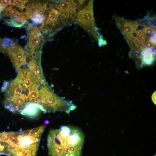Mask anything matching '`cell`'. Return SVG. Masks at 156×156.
Masks as SVG:
<instances>
[{
    "label": "cell",
    "instance_id": "7",
    "mask_svg": "<svg viewBox=\"0 0 156 156\" xmlns=\"http://www.w3.org/2000/svg\"><path fill=\"white\" fill-rule=\"evenodd\" d=\"M5 52L8 55L18 72L27 64L24 50L16 42L12 43L5 49Z\"/></svg>",
    "mask_w": 156,
    "mask_h": 156
},
{
    "label": "cell",
    "instance_id": "9",
    "mask_svg": "<svg viewBox=\"0 0 156 156\" xmlns=\"http://www.w3.org/2000/svg\"><path fill=\"white\" fill-rule=\"evenodd\" d=\"M29 98L24 94L5 97L3 104L5 108L13 113L20 112L29 102Z\"/></svg>",
    "mask_w": 156,
    "mask_h": 156
},
{
    "label": "cell",
    "instance_id": "23",
    "mask_svg": "<svg viewBox=\"0 0 156 156\" xmlns=\"http://www.w3.org/2000/svg\"><path fill=\"white\" fill-rule=\"evenodd\" d=\"M4 8L2 5L0 3V13H1Z\"/></svg>",
    "mask_w": 156,
    "mask_h": 156
},
{
    "label": "cell",
    "instance_id": "11",
    "mask_svg": "<svg viewBox=\"0 0 156 156\" xmlns=\"http://www.w3.org/2000/svg\"><path fill=\"white\" fill-rule=\"evenodd\" d=\"M41 111L45 113L41 105L36 103H29L20 113L23 115L34 118L37 116Z\"/></svg>",
    "mask_w": 156,
    "mask_h": 156
},
{
    "label": "cell",
    "instance_id": "24",
    "mask_svg": "<svg viewBox=\"0 0 156 156\" xmlns=\"http://www.w3.org/2000/svg\"><path fill=\"white\" fill-rule=\"evenodd\" d=\"M1 18V16H0V19Z\"/></svg>",
    "mask_w": 156,
    "mask_h": 156
},
{
    "label": "cell",
    "instance_id": "8",
    "mask_svg": "<svg viewBox=\"0 0 156 156\" xmlns=\"http://www.w3.org/2000/svg\"><path fill=\"white\" fill-rule=\"evenodd\" d=\"M114 19L116 25L129 44L139 27L140 21L127 20L116 16H114Z\"/></svg>",
    "mask_w": 156,
    "mask_h": 156
},
{
    "label": "cell",
    "instance_id": "17",
    "mask_svg": "<svg viewBox=\"0 0 156 156\" xmlns=\"http://www.w3.org/2000/svg\"><path fill=\"white\" fill-rule=\"evenodd\" d=\"M142 31L146 34H155V26H152L144 24L142 28Z\"/></svg>",
    "mask_w": 156,
    "mask_h": 156
},
{
    "label": "cell",
    "instance_id": "13",
    "mask_svg": "<svg viewBox=\"0 0 156 156\" xmlns=\"http://www.w3.org/2000/svg\"><path fill=\"white\" fill-rule=\"evenodd\" d=\"M153 48H144L141 52V59L143 64L149 65L152 64L155 60V51Z\"/></svg>",
    "mask_w": 156,
    "mask_h": 156
},
{
    "label": "cell",
    "instance_id": "25",
    "mask_svg": "<svg viewBox=\"0 0 156 156\" xmlns=\"http://www.w3.org/2000/svg\"><path fill=\"white\" fill-rule=\"evenodd\" d=\"M154 156H155V155Z\"/></svg>",
    "mask_w": 156,
    "mask_h": 156
},
{
    "label": "cell",
    "instance_id": "21",
    "mask_svg": "<svg viewBox=\"0 0 156 156\" xmlns=\"http://www.w3.org/2000/svg\"><path fill=\"white\" fill-rule=\"evenodd\" d=\"M149 41L153 44L156 45V34H152L149 39Z\"/></svg>",
    "mask_w": 156,
    "mask_h": 156
},
{
    "label": "cell",
    "instance_id": "15",
    "mask_svg": "<svg viewBox=\"0 0 156 156\" xmlns=\"http://www.w3.org/2000/svg\"><path fill=\"white\" fill-rule=\"evenodd\" d=\"M4 21L5 23L10 26L19 28L22 27L27 23V20L22 18L5 19Z\"/></svg>",
    "mask_w": 156,
    "mask_h": 156
},
{
    "label": "cell",
    "instance_id": "6",
    "mask_svg": "<svg viewBox=\"0 0 156 156\" xmlns=\"http://www.w3.org/2000/svg\"><path fill=\"white\" fill-rule=\"evenodd\" d=\"M27 30L28 40L25 47L26 53L42 51L45 40L40 29L30 25H28Z\"/></svg>",
    "mask_w": 156,
    "mask_h": 156
},
{
    "label": "cell",
    "instance_id": "1",
    "mask_svg": "<svg viewBox=\"0 0 156 156\" xmlns=\"http://www.w3.org/2000/svg\"><path fill=\"white\" fill-rule=\"evenodd\" d=\"M45 125L17 132L0 133V155L37 156Z\"/></svg>",
    "mask_w": 156,
    "mask_h": 156
},
{
    "label": "cell",
    "instance_id": "14",
    "mask_svg": "<svg viewBox=\"0 0 156 156\" xmlns=\"http://www.w3.org/2000/svg\"><path fill=\"white\" fill-rule=\"evenodd\" d=\"M38 86H34L29 89L28 96L29 103L38 104L40 105L41 100Z\"/></svg>",
    "mask_w": 156,
    "mask_h": 156
},
{
    "label": "cell",
    "instance_id": "22",
    "mask_svg": "<svg viewBox=\"0 0 156 156\" xmlns=\"http://www.w3.org/2000/svg\"><path fill=\"white\" fill-rule=\"evenodd\" d=\"M3 39L0 38V51L4 52V51L1 47V44L3 42Z\"/></svg>",
    "mask_w": 156,
    "mask_h": 156
},
{
    "label": "cell",
    "instance_id": "12",
    "mask_svg": "<svg viewBox=\"0 0 156 156\" xmlns=\"http://www.w3.org/2000/svg\"><path fill=\"white\" fill-rule=\"evenodd\" d=\"M6 90L5 97L21 94L24 91L22 84L15 79L9 83Z\"/></svg>",
    "mask_w": 156,
    "mask_h": 156
},
{
    "label": "cell",
    "instance_id": "5",
    "mask_svg": "<svg viewBox=\"0 0 156 156\" xmlns=\"http://www.w3.org/2000/svg\"><path fill=\"white\" fill-rule=\"evenodd\" d=\"M54 5L59 12L64 25L71 23L76 19L79 11L77 1L68 0L59 3H56Z\"/></svg>",
    "mask_w": 156,
    "mask_h": 156
},
{
    "label": "cell",
    "instance_id": "18",
    "mask_svg": "<svg viewBox=\"0 0 156 156\" xmlns=\"http://www.w3.org/2000/svg\"><path fill=\"white\" fill-rule=\"evenodd\" d=\"M13 42V41L9 38H5L3 39L1 45L4 51V52L5 49Z\"/></svg>",
    "mask_w": 156,
    "mask_h": 156
},
{
    "label": "cell",
    "instance_id": "4",
    "mask_svg": "<svg viewBox=\"0 0 156 156\" xmlns=\"http://www.w3.org/2000/svg\"><path fill=\"white\" fill-rule=\"evenodd\" d=\"M93 3V0L89 1L86 5L79 11L76 18V22L97 41L100 34L95 23Z\"/></svg>",
    "mask_w": 156,
    "mask_h": 156
},
{
    "label": "cell",
    "instance_id": "10",
    "mask_svg": "<svg viewBox=\"0 0 156 156\" xmlns=\"http://www.w3.org/2000/svg\"><path fill=\"white\" fill-rule=\"evenodd\" d=\"M41 60L26 59L29 70L36 77L40 83L43 85L47 84L40 64Z\"/></svg>",
    "mask_w": 156,
    "mask_h": 156
},
{
    "label": "cell",
    "instance_id": "20",
    "mask_svg": "<svg viewBox=\"0 0 156 156\" xmlns=\"http://www.w3.org/2000/svg\"><path fill=\"white\" fill-rule=\"evenodd\" d=\"M0 3L5 8L7 6L12 4V1L9 0H0Z\"/></svg>",
    "mask_w": 156,
    "mask_h": 156
},
{
    "label": "cell",
    "instance_id": "19",
    "mask_svg": "<svg viewBox=\"0 0 156 156\" xmlns=\"http://www.w3.org/2000/svg\"><path fill=\"white\" fill-rule=\"evenodd\" d=\"M97 41L99 47H101L106 45L107 43L106 41L104 40L103 36L100 34L97 39Z\"/></svg>",
    "mask_w": 156,
    "mask_h": 156
},
{
    "label": "cell",
    "instance_id": "3",
    "mask_svg": "<svg viewBox=\"0 0 156 156\" xmlns=\"http://www.w3.org/2000/svg\"><path fill=\"white\" fill-rule=\"evenodd\" d=\"M40 105L45 113L64 112L69 113L76 108L71 101L65 100L57 95L47 85H43L39 90Z\"/></svg>",
    "mask_w": 156,
    "mask_h": 156
},
{
    "label": "cell",
    "instance_id": "2",
    "mask_svg": "<svg viewBox=\"0 0 156 156\" xmlns=\"http://www.w3.org/2000/svg\"><path fill=\"white\" fill-rule=\"evenodd\" d=\"M84 140L83 132L68 126L51 129L47 138L50 156H81Z\"/></svg>",
    "mask_w": 156,
    "mask_h": 156
},
{
    "label": "cell",
    "instance_id": "16",
    "mask_svg": "<svg viewBox=\"0 0 156 156\" xmlns=\"http://www.w3.org/2000/svg\"><path fill=\"white\" fill-rule=\"evenodd\" d=\"M29 2L28 0H14L13 1L12 5L23 10L25 7V5Z\"/></svg>",
    "mask_w": 156,
    "mask_h": 156
}]
</instances>
